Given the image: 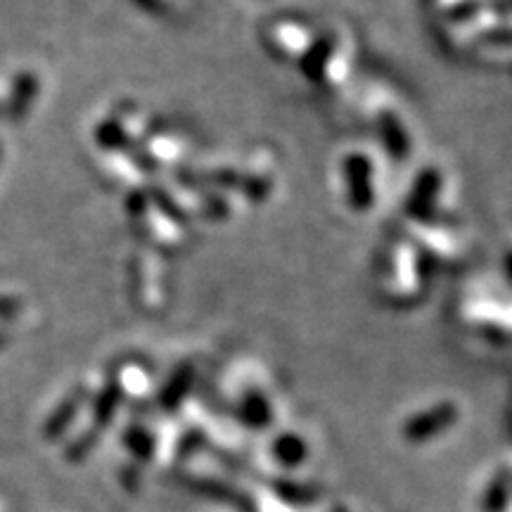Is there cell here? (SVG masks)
I'll list each match as a JSON object with an SVG mask.
<instances>
[{
  "mask_svg": "<svg viewBox=\"0 0 512 512\" xmlns=\"http://www.w3.org/2000/svg\"><path fill=\"white\" fill-rule=\"evenodd\" d=\"M453 420H456V418H453V408L451 406H439V408H432V411L418 415V418H413L406 425L403 434H406L408 441H415V444H420V441H427V439H432L434 434L444 432Z\"/></svg>",
  "mask_w": 512,
  "mask_h": 512,
  "instance_id": "obj_1",
  "label": "cell"
},
{
  "mask_svg": "<svg viewBox=\"0 0 512 512\" xmlns=\"http://www.w3.org/2000/svg\"><path fill=\"white\" fill-rule=\"evenodd\" d=\"M510 498H512V475L510 472H498V475L491 479L489 489H486L484 510L486 512H505L510 505Z\"/></svg>",
  "mask_w": 512,
  "mask_h": 512,
  "instance_id": "obj_2",
  "label": "cell"
},
{
  "mask_svg": "<svg viewBox=\"0 0 512 512\" xmlns=\"http://www.w3.org/2000/svg\"><path fill=\"white\" fill-rule=\"evenodd\" d=\"M275 458L287 467L299 465L306 458V444H302L294 434H287V437H283L275 444Z\"/></svg>",
  "mask_w": 512,
  "mask_h": 512,
  "instance_id": "obj_3",
  "label": "cell"
}]
</instances>
